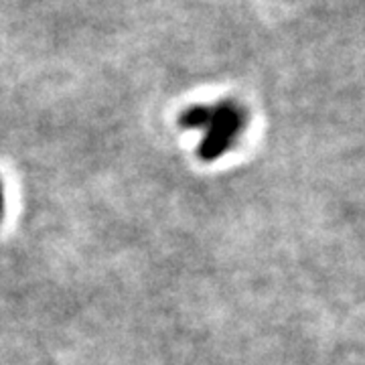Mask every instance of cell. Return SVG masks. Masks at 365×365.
<instances>
[{"mask_svg":"<svg viewBox=\"0 0 365 365\" xmlns=\"http://www.w3.org/2000/svg\"><path fill=\"white\" fill-rule=\"evenodd\" d=\"M2 211H4V193H2V182H0V217H2Z\"/></svg>","mask_w":365,"mask_h":365,"instance_id":"cell-2","label":"cell"},{"mask_svg":"<svg viewBox=\"0 0 365 365\" xmlns=\"http://www.w3.org/2000/svg\"><path fill=\"white\" fill-rule=\"evenodd\" d=\"M179 126L203 132L197 155L205 163H213L234 146L237 134L246 126V112L234 102L195 104L179 116Z\"/></svg>","mask_w":365,"mask_h":365,"instance_id":"cell-1","label":"cell"}]
</instances>
